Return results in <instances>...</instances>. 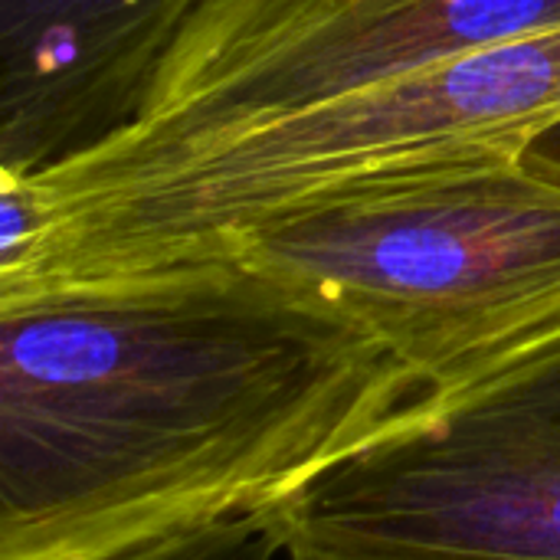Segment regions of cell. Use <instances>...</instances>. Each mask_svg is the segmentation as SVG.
Returning <instances> with one entry per match:
<instances>
[{
  "instance_id": "obj_2",
  "label": "cell",
  "mask_w": 560,
  "mask_h": 560,
  "mask_svg": "<svg viewBox=\"0 0 560 560\" xmlns=\"http://www.w3.org/2000/svg\"><path fill=\"white\" fill-rule=\"evenodd\" d=\"M560 121V26L131 164L0 177V302L217 266L256 220L328 187L518 158Z\"/></svg>"
},
{
  "instance_id": "obj_9",
  "label": "cell",
  "mask_w": 560,
  "mask_h": 560,
  "mask_svg": "<svg viewBox=\"0 0 560 560\" xmlns=\"http://www.w3.org/2000/svg\"><path fill=\"white\" fill-rule=\"evenodd\" d=\"M289 560H400V558H338V555H322V551H305V548H295V551H285ZM417 560H443V558H417Z\"/></svg>"
},
{
  "instance_id": "obj_5",
  "label": "cell",
  "mask_w": 560,
  "mask_h": 560,
  "mask_svg": "<svg viewBox=\"0 0 560 560\" xmlns=\"http://www.w3.org/2000/svg\"><path fill=\"white\" fill-rule=\"evenodd\" d=\"M551 26L560 0H207L135 125L72 161L164 158Z\"/></svg>"
},
{
  "instance_id": "obj_3",
  "label": "cell",
  "mask_w": 560,
  "mask_h": 560,
  "mask_svg": "<svg viewBox=\"0 0 560 560\" xmlns=\"http://www.w3.org/2000/svg\"><path fill=\"white\" fill-rule=\"evenodd\" d=\"M236 262L351 322L423 384H466L560 331V187L482 158L312 194L233 236Z\"/></svg>"
},
{
  "instance_id": "obj_8",
  "label": "cell",
  "mask_w": 560,
  "mask_h": 560,
  "mask_svg": "<svg viewBox=\"0 0 560 560\" xmlns=\"http://www.w3.org/2000/svg\"><path fill=\"white\" fill-rule=\"evenodd\" d=\"M518 158H522V164H525L535 177H541V180L558 184L560 187V121L548 125L545 131H538V135L522 148Z\"/></svg>"
},
{
  "instance_id": "obj_6",
  "label": "cell",
  "mask_w": 560,
  "mask_h": 560,
  "mask_svg": "<svg viewBox=\"0 0 560 560\" xmlns=\"http://www.w3.org/2000/svg\"><path fill=\"white\" fill-rule=\"evenodd\" d=\"M207 0H0V177L59 167L141 115Z\"/></svg>"
},
{
  "instance_id": "obj_7",
  "label": "cell",
  "mask_w": 560,
  "mask_h": 560,
  "mask_svg": "<svg viewBox=\"0 0 560 560\" xmlns=\"http://www.w3.org/2000/svg\"><path fill=\"white\" fill-rule=\"evenodd\" d=\"M282 551V535L276 532L266 512H256L190 535L164 538L108 560H276Z\"/></svg>"
},
{
  "instance_id": "obj_1",
  "label": "cell",
  "mask_w": 560,
  "mask_h": 560,
  "mask_svg": "<svg viewBox=\"0 0 560 560\" xmlns=\"http://www.w3.org/2000/svg\"><path fill=\"white\" fill-rule=\"evenodd\" d=\"M423 397L236 262L0 305V560H108L269 512Z\"/></svg>"
},
{
  "instance_id": "obj_4",
  "label": "cell",
  "mask_w": 560,
  "mask_h": 560,
  "mask_svg": "<svg viewBox=\"0 0 560 560\" xmlns=\"http://www.w3.org/2000/svg\"><path fill=\"white\" fill-rule=\"evenodd\" d=\"M266 515L285 551L560 560V331L417 397Z\"/></svg>"
}]
</instances>
